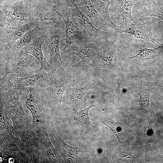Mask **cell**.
Wrapping results in <instances>:
<instances>
[{
  "instance_id": "cell-5",
  "label": "cell",
  "mask_w": 163,
  "mask_h": 163,
  "mask_svg": "<svg viewBox=\"0 0 163 163\" xmlns=\"http://www.w3.org/2000/svg\"><path fill=\"white\" fill-rule=\"evenodd\" d=\"M68 11L72 21L80 24L90 36L98 43L103 40L112 37L116 34L115 32L104 31L96 28L87 17L79 9L75 0H69Z\"/></svg>"
},
{
  "instance_id": "cell-34",
  "label": "cell",
  "mask_w": 163,
  "mask_h": 163,
  "mask_svg": "<svg viewBox=\"0 0 163 163\" xmlns=\"http://www.w3.org/2000/svg\"></svg>"
},
{
  "instance_id": "cell-15",
  "label": "cell",
  "mask_w": 163,
  "mask_h": 163,
  "mask_svg": "<svg viewBox=\"0 0 163 163\" xmlns=\"http://www.w3.org/2000/svg\"><path fill=\"white\" fill-rule=\"evenodd\" d=\"M44 42V37H42L41 36L38 37L31 43L23 47L19 52L22 54L28 53L32 55L40 63V70H44L48 73H50L55 69L47 61L44 56L42 49V45Z\"/></svg>"
},
{
  "instance_id": "cell-22",
  "label": "cell",
  "mask_w": 163,
  "mask_h": 163,
  "mask_svg": "<svg viewBox=\"0 0 163 163\" xmlns=\"http://www.w3.org/2000/svg\"><path fill=\"white\" fill-rule=\"evenodd\" d=\"M42 31L37 26L27 31L17 40L8 52L12 54L18 53L24 47L31 43L37 37L43 35Z\"/></svg>"
},
{
  "instance_id": "cell-12",
  "label": "cell",
  "mask_w": 163,
  "mask_h": 163,
  "mask_svg": "<svg viewBox=\"0 0 163 163\" xmlns=\"http://www.w3.org/2000/svg\"><path fill=\"white\" fill-rule=\"evenodd\" d=\"M62 29L55 28L50 35L44 37V40L50 55L49 63L54 69L65 66L61 58L59 48V42L62 34Z\"/></svg>"
},
{
  "instance_id": "cell-28",
  "label": "cell",
  "mask_w": 163,
  "mask_h": 163,
  "mask_svg": "<svg viewBox=\"0 0 163 163\" xmlns=\"http://www.w3.org/2000/svg\"><path fill=\"white\" fill-rule=\"evenodd\" d=\"M45 139L43 143L46 151V163L64 162L58 151L52 145L47 130L45 133Z\"/></svg>"
},
{
  "instance_id": "cell-25",
  "label": "cell",
  "mask_w": 163,
  "mask_h": 163,
  "mask_svg": "<svg viewBox=\"0 0 163 163\" xmlns=\"http://www.w3.org/2000/svg\"><path fill=\"white\" fill-rule=\"evenodd\" d=\"M0 125L13 138L19 146L21 140L18 133L14 128L8 115V106L0 105Z\"/></svg>"
},
{
  "instance_id": "cell-3",
  "label": "cell",
  "mask_w": 163,
  "mask_h": 163,
  "mask_svg": "<svg viewBox=\"0 0 163 163\" xmlns=\"http://www.w3.org/2000/svg\"><path fill=\"white\" fill-rule=\"evenodd\" d=\"M28 89V97L25 101V105L31 114L32 126L40 137L42 133L45 134L49 124H51L50 114L40 101L36 87H29Z\"/></svg>"
},
{
  "instance_id": "cell-17",
  "label": "cell",
  "mask_w": 163,
  "mask_h": 163,
  "mask_svg": "<svg viewBox=\"0 0 163 163\" xmlns=\"http://www.w3.org/2000/svg\"><path fill=\"white\" fill-rule=\"evenodd\" d=\"M123 33L129 34L146 42H150L155 45L159 46L162 44L156 39L150 28L140 22H135L130 27L121 29L120 34Z\"/></svg>"
},
{
  "instance_id": "cell-27",
  "label": "cell",
  "mask_w": 163,
  "mask_h": 163,
  "mask_svg": "<svg viewBox=\"0 0 163 163\" xmlns=\"http://www.w3.org/2000/svg\"><path fill=\"white\" fill-rule=\"evenodd\" d=\"M163 55V44L158 47L153 49L145 48L139 50L135 55L128 58L130 59L141 60L143 61H149L152 59Z\"/></svg>"
},
{
  "instance_id": "cell-10",
  "label": "cell",
  "mask_w": 163,
  "mask_h": 163,
  "mask_svg": "<svg viewBox=\"0 0 163 163\" xmlns=\"http://www.w3.org/2000/svg\"><path fill=\"white\" fill-rule=\"evenodd\" d=\"M118 38H108L102 40L99 43L103 52L102 58L98 64L101 69L111 70L118 73L121 68L118 61L115 43Z\"/></svg>"
},
{
  "instance_id": "cell-8",
  "label": "cell",
  "mask_w": 163,
  "mask_h": 163,
  "mask_svg": "<svg viewBox=\"0 0 163 163\" xmlns=\"http://www.w3.org/2000/svg\"><path fill=\"white\" fill-rule=\"evenodd\" d=\"M0 105H13L20 101L21 95L25 89L15 81L14 75H8L0 85Z\"/></svg>"
},
{
  "instance_id": "cell-9",
  "label": "cell",
  "mask_w": 163,
  "mask_h": 163,
  "mask_svg": "<svg viewBox=\"0 0 163 163\" xmlns=\"http://www.w3.org/2000/svg\"><path fill=\"white\" fill-rule=\"evenodd\" d=\"M100 46L95 41L80 44L72 45L64 51L63 53H69L74 54L81 59L82 64V69L87 71L91 66L93 58L99 53Z\"/></svg>"
},
{
  "instance_id": "cell-19",
  "label": "cell",
  "mask_w": 163,
  "mask_h": 163,
  "mask_svg": "<svg viewBox=\"0 0 163 163\" xmlns=\"http://www.w3.org/2000/svg\"><path fill=\"white\" fill-rule=\"evenodd\" d=\"M154 89V88L149 85L145 79H141L140 89L138 93L139 97V103L141 106L140 111L142 115L151 123L155 122L149 104L150 95Z\"/></svg>"
},
{
  "instance_id": "cell-31",
  "label": "cell",
  "mask_w": 163,
  "mask_h": 163,
  "mask_svg": "<svg viewBox=\"0 0 163 163\" xmlns=\"http://www.w3.org/2000/svg\"><path fill=\"white\" fill-rule=\"evenodd\" d=\"M144 15L145 16H150L157 17L163 21V14L155 10L147 8L145 10Z\"/></svg>"
},
{
  "instance_id": "cell-24",
  "label": "cell",
  "mask_w": 163,
  "mask_h": 163,
  "mask_svg": "<svg viewBox=\"0 0 163 163\" xmlns=\"http://www.w3.org/2000/svg\"><path fill=\"white\" fill-rule=\"evenodd\" d=\"M14 76L16 82L24 87L33 86L42 87L48 80L49 74L44 70H40L37 73L27 77H18Z\"/></svg>"
},
{
  "instance_id": "cell-16",
  "label": "cell",
  "mask_w": 163,
  "mask_h": 163,
  "mask_svg": "<svg viewBox=\"0 0 163 163\" xmlns=\"http://www.w3.org/2000/svg\"><path fill=\"white\" fill-rule=\"evenodd\" d=\"M53 137L56 149L64 162L76 163L78 154L81 152L80 145L76 147L71 146L66 143L56 133L53 125Z\"/></svg>"
},
{
  "instance_id": "cell-33",
  "label": "cell",
  "mask_w": 163,
  "mask_h": 163,
  "mask_svg": "<svg viewBox=\"0 0 163 163\" xmlns=\"http://www.w3.org/2000/svg\"><path fill=\"white\" fill-rule=\"evenodd\" d=\"M39 0V1H43V0Z\"/></svg>"
},
{
  "instance_id": "cell-23",
  "label": "cell",
  "mask_w": 163,
  "mask_h": 163,
  "mask_svg": "<svg viewBox=\"0 0 163 163\" xmlns=\"http://www.w3.org/2000/svg\"><path fill=\"white\" fill-rule=\"evenodd\" d=\"M96 9L105 20L108 26L112 30L120 34V26L115 24L110 16L109 8L111 4L109 0H90Z\"/></svg>"
},
{
  "instance_id": "cell-21",
  "label": "cell",
  "mask_w": 163,
  "mask_h": 163,
  "mask_svg": "<svg viewBox=\"0 0 163 163\" xmlns=\"http://www.w3.org/2000/svg\"><path fill=\"white\" fill-rule=\"evenodd\" d=\"M35 22L32 21L14 29L9 34L7 40L4 42L3 46L1 47V52L9 51L15 42L27 31L35 27Z\"/></svg>"
},
{
  "instance_id": "cell-11",
  "label": "cell",
  "mask_w": 163,
  "mask_h": 163,
  "mask_svg": "<svg viewBox=\"0 0 163 163\" xmlns=\"http://www.w3.org/2000/svg\"><path fill=\"white\" fill-rule=\"evenodd\" d=\"M96 107L92 101L86 108L72 113L69 118L71 125L75 128L81 136H86L96 132V127L90 122L88 112L91 108Z\"/></svg>"
},
{
  "instance_id": "cell-29",
  "label": "cell",
  "mask_w": 163,
  "mask_h": 163,
  "mask_svg": "<svg viewBox=\"0 0 163 163\" xmlns=\"http://www.w3.org/2000/svg\"><path fill=\"white\" fill-rule=\"evenodd\" d=\"M96 119L101 121L105 126L109 127L113 132L117 138L120 144L119 150L126 149L127 150L125 141L121 134V127L119 123L113 122L103 117L95 115Z\"/></svg>"
},
{
  "instance_id": "cell-30",
  "label": "cell",
  "mask_w": 163,
  "mask_h": 163,
  "mask_svg": "<svg viewBox=\"0 0 163 163\" xmlns=\"http://www.w3.org/2000/svg\"><path fill=\"white\" fill-rule=\"evenodd\" d=\"M3 13L6 19L13 25L20 26L29 22L27 21L26 13L20 11L11 9L5 11Z\"/></svg>"
},
{
  "instance_id": "cell-18",
  "label": "cell",
  "mask_w": 163,
  "mask_h": 163,
  "mask_svg": "<svg viewBox=\"0 0 163 163\" xmlns=\"http://www.w3.org/2000/svg\"><path fill=\"white\" fill-rule=\"evenodd\" d=\"M8 115L18 132L32 124L23 108L21 101L8 106Z\"/></svg>"
},
{
  "instance_id": "cell-1",
  "label": "cell",
  "mask_w": 163,
  "mask_h": 163,
  "mask_svg": "<svg viewBox=\"0 0 163 163\" xmlns=\"http://www.w3.org/2000/svg\"><path fill=\"white\" fill-rule=\"evenodd\" d=\"M64 67L48 73V79L44 86H37L39 99L48 113L61 110L63 96L70 81Z\"/></svg>"
},
{
  "instance_id": "cell-13",
  "label": "cell",
  "mask_w": 163,
  "mask_h": 163,
  "mask_svg": "<svg viewBox=\"0 0 163 163\" xmlns=\"http://www.w3.org/2000/svg\"><path fill=\"white\" fill-rule=\"evenodd\" d=\"M93 81H91L82 88L75 87L74 78L73 83L70 86H68L64 93L62 101L71 107L75 110L83 108L84 97L88 91L94 85Z\"/></svg>"
},
{
  "instance_id": "cell-7",
  "label": "cell",
  "mask_w": 163,
  "mask_h": 163,
  "mask_svg": "<svg viewBox=\"0 0 163 163\" xmlns=\"http://www.w3.org/2000/svg\"><path fill=\"white\" fill-rule=\"evenodd\" d=\"M0 126V155L9 163H31L30 158L20 149L13 138Z\"/></svg>"
},
{
  "instance_id": "cell-6",
  "label": "cell",
  "mask_w": 163,
  "mask_h": 163,
  "mask_svg": "<svg viewBox=\"0 0 163 163\" xmlns=\"http://www.w3.org/2000/svg\"><path fill=\"white\" fill-rule=\"evenodd\" d=\"M18 132L21 140L19 147L21 150L30 158L32 163H39L41 150L40 144L43 141L37 137L32 124Z\"/></svg>"
},
{
  "instance_id": "cell-26",
  "label": "cell",
  "mask_w": 163,
  "mask_h": 163,
  "mask_svg": "<svg viewBox=\"0 0 163 163\" xmlns=\"http://www.w3.org/2000/svg\"><path fill=\"white\" fill-rule=\"evenodd\" d=\"M59 15L53 10L52 11L40 13L39 18L40 22L45 25L50 26L53 28L63 29V22L58 16Z\"/></svg>"
},
{
  "instance_id": "cell-32",
  "label": "cell",
  "mask_w": 163,
  "mask_h": 163,
  "mask_svg": "<svg viewBox=\"0 0 163 163\" xmlns=\"http://www.w3.org/2000/svg\"><path fill=\"white\" fill-rule=\"evenodd\" d=\"M154 3L156 10H155L163 14V3L159 0H152Z\"/></svg>"
},
{
  "instance_id": "cell-4",
  "label": "cell",
  "mask_w": 163,
  "mask_h": 163,
  "mask_svg": "<svg viewBox=\"0 0 163 163\" xmlns=\"http://www.w3.org/2000/svg\"><path fill=\"white\" fill-rule=\"evenodd\" d=\"M53 10L62 18L65 24L66 44L62 51L74 44H80L91 42L94 40L91 38L84 29L77 27L70 19L68 8L63 5H58Z\"/></svg>"
},
{
  "instance_id": "cell-14",
  "label": "cell",
  "mask_w": 163,
  "mask_h": 163,
  "mask_svg": "<svg viewBox=\"0 0 163 163\" xmlns=\"http://www.w3.org/2000/svg\"><path fill=\"white\" fill-rule=\"evenodd\" d=\"M77 5L80 10L87 17L96 28L104 31L116 32L108 26L105 20L90 0H80Z\"/></svg>"
},
{
  "instance_id": "cell-2",
  "label": "cell",
  "mask_w": 163,
  "mask_h": 163,
  "mask_svg": "<svg viewBox=\"0 0 163 163\" xmlns=\"http://www.w3.org/2000/svg\"><path fill=\"white\" fill-rule=\"evenodd\" d=\"M40 68L39 62L30 54H22L19 52L15 54L8 52L2 53L0 81L11 74L18 77L33 75L38 73Z\"/></svg>"
},
{
  "instance_id": "cell-20",
  "label": "cell",
  "mask_w": 163,
  "mask_h": 163,
  "mask_svg": "<svg viewBox=\"0 0 163 163\" xmlns=\"http://www.w3.org/2000/svg\"><path fill=\"white\" fill-rule=\"evenodd\" d=\"M138 0H113L116 9L121 15L123 23L120 26L127 27L133 24L135 21L132 15L133 7Z\"/></svg>"
}]
</instances>
